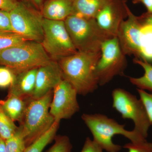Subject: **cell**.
<instances>
[{"label": "cell", "mask_w": 152, "mask_h": 152, "mask_svg": "<svg viewBox=\"0 0 152 152\" xmlns=\"http://www.w3.org/2000/svg\"><path fill=\"white\" fill-rule=\"evenodd\" d=\"M101 55V51H78L58 61L63 79L74 87L78 94L86 96L97 89L99 84L95 69Z\"/></svg>", "instance_id": "1"}, {"label": "cell", "mask_w": 152, "mask_h": 152, "mask_svg": "<svg viewBox=\"0 0 152 152\" xmlns=\"http://www.w3.org/2000/svg\"><path fill=\"white\" fill-rule=\"evenodd\" d=\"M82 119L92 134L93 140L107 152H118L121 150V146L113 141V137L116 135H122L134 143L147 141L134 130H127L125 125L120 124L105 115L84 113Z\"/></svg>", "instance_id": "2"}, {"label": "cell", "mask_w": 152, "mask_h": 152, "mask_svg": "<svg viewBox=\"0 0 152 152\" xmlns=\"http://www.w3.org/2000/svg\"><path fill=\"white\" fill-rule=\"evenodd\" d=\"M64 21L72 42L77 51L100 52L103 44L114 37L103 30L94 18L72 15Z\"/></svg>", "instance_id": "3"}, {"label": "cell", "mask_w": 152, "mask_h": 152, "mask_svg": "<svg viewBox=\"0 0 152 152\" xmlns=\"http://www.w3.org/2000/svg\"><path fill=\"white\" fill-rule=\"evenodd\" d=\"M53 97V91L40 98H31L27 101L20 126L26 147L45 132L54 122V119L50 112Z\"/></svg>", "instance_id": "4"}, {"label": "cell", "mask_w": 152, "mask_h": 152, "mask_svg": "<svg viewBox=\"0 0 152 152\" xmlns=\"http://www.w3.org/2000/svg\"><path fill=\"white\" fill-rule=\"evenodd\" d=\"M52 60L40 43L27 41L0 51V65L19 72L39 68Z\"/></svg>", "instance_id": "5"}, {"label": "cell", "mask_w": 152, "mask_h": 152, "mask_svg": "<svg viewBox=\"0 0 152 152\" xmlns=\"http://www.w3.org/2000/svg\"><path fill=\"white\" fill-rule=\"evenodd\" d=\"M113 107L124 119H130L134 124V130L146 139L149 129L152 126L146 111L140 99L121 88L112 93Z\"/></svg>", "instance_id": "6"}, {"label": "cell", "mask_w": 152, "mask_h": 152, "mask_svg": "<svg viewBox=\"0 0 152 152\" xmlns=\"http://www.w3.org/2000/svg\"><path fill=\"white\" fill-rule=\"evenodd\" d=\"M9 13L14 32L28 40L42 42L44 18L39 11L23 0Z\"/></svg>", "instance_id": "7"}, {"label": "cell", "mask_w": 152, "mask_h": 152, "mask_svg": "<svg viewBox=\"0 0 152 152\" xmlns=\"http://www.w3.org/2000/svg\"><path fill=\"white\" fill-rule=\"evenodd\" d=\"M44 36L41 43L52 60H58L77 52L64 21L44 19Z\"/></svg>", "instance_id": "8"}, {"label": "cell", "mask_w": 152, "mask_h": 152, "mask_svg": "<svg viewBox=\"0 0 152 152\" xmlns=\"http://www.w3.org/2000/svg\"><path fill=\"white\" fill-rule=\"evenodd\" d=\"M101 52L95 72L99 86H103L115 76L124 73L127 66V60L117 37L105 41L102 45Z\"/></svg>", "instance_id": "9"}, {"label": "cell", "mask_w": 152, "mask_h": 152, "mask_svg": "<svg viewBox=\"0 0 152 152\" xmlns=\"http://www.w3.org/2000/svg\"><path fill=\"white\" fill-rule=\"evenodd\" d=\"M77 91L63 79L53 90V97L50 107V113L55 121L71 118L79 111Z\"/></svg>", "instance_id": "10"}, {"label": "cell", "mask_w": 152, "mask_h": 152, "mask_svg": "<svg viewBox=\"0 0 152 152\" xmlns=\"http://www.w3.org/2000/svg\"><path fill=\"white\" fill-rule=\"evenodd\" d=\"M127 7L124 0H112L95 19L105 31L113 37H117L121 24L127 18Z\"/></svg>", "instance_id": "11"}, {"label": "cell", "mask_w": 152, "mask_h": 152, "mask_svg": "<svg viewBox=\"0 0 152 152\" xmlns=\"http://www.w3.org/2000/svg\"><path fill=\"white\" fill-rule=\"evenodd\" d=\"M63 79L62 72L57 61L51 60L46 64L39 67L31 98H40L53 91Z\"/></svg>", "instance_id": "12"}, {"label": "cell", "mask_w": 152, "mask_h": 152, "mask_svg": "<svg viewBox=\"0 0 152 152\" xmlns=\"http://www.w3.org/2000/svg\"><path fill=\"white\" fill-rule=\"evenodd\" d=\"M38 68H32L15 73V77L13 83L10 87L9 94L24 99L31 98L35 88Z\"/></svg>", "instance_id": "13"}, {"label": "cell", "mask_w": 152, "mask_h": 152, "mask_svg": "<svg viewBox=\"0 0 152 152\" xmlns=\"http://www.w3.org/2000/svg\"><path fill=\"white\" fill-rule=\"evenodd\" d=\"M74 0H46L41 14L44 19L64 21L72 15Z\"/></svg>", "instance_id": "14"}, {"label": "cell", "mask_w": 152, "mask_h": 152, "mask_svg": "<svg viewBox=\"0 0 152 152\" xmlns=\"http://www.w3.org/2000/svg\"><path fill=\"white\" fill-rule=\"evenodd\" d=\"M112 0H74L72 15L96 18L97 15Z\"/></svg>", "instance_id": "15"}, {"label": "cell", "mask_w": 152, "mask_h": 152, "mask_svg": "<svg viewBox=\"0 0 152 152\" xmlns=\"http://www.w3.org/2000/svg\"><path fill=\"white\" fill-rule=\"evenodd\" d=\"M15 95L9 94L5 100H0V105L5 113L14 122H21L24 115L27 101Z\"/></svg>", "instance_id": "16"}, {"label": "cell", "mask_w": 152, "mask_h": 152, "mask_svg": "<svg viewBox=\"0 0 152 152\" xmlns=\"http://www.w3.org/2000/svg\"><path fill=\"white\" fill-rule=\"evenodd\" d=\"M60 121H55L48 129L39 137L26 147L24 152H42L46 147L55 139L60 126Z\"/></svg>", "instance_id": "17"}, {"label": "cell", "mask_w": 152, "mask_h": 152, "mask_svg": "<svg viewBox=\"0 0 152 152\" xmlns=\"http://www.w3.org/2000/svg\"><path fill=\"white\" fill-rule=\"evenodd\" d=\"M134 63L143 68L144 74L139 77H129V81L132 84L138 89L152 92V65L145 61L134 58Z\"/></svg>", "instance_id": "18"}, {"label": "cell", "mask_w": 152, "mask_h": 152, "mask_svg": "<svg viewBox=\"0 0 152 152\" xmlns=\"http://www.w3.org/2000/svg\"><path fill=\"white\" fill-rule=\"evenodd\" d=\"M6 152H24L26 142L21 128L19 126L13 134L5 140Z\"/></svg>", "instance_id": "19"}, {"label": "cell", "mask_w": 152, "mask_h": 152, "mask_svg": "<svg viewBox=\"0 0 152 152\" xmlns=\"http://www.w3.org/2000/svg\"><path fill=\"white\" fill-rule=\"evenodd\" d=\"M18 127L0 105V137L6 140L13 134Z\"/></svg>", "instance_id": "20"}, {"label": "cell", "mask_w": 152, "mask_h": 152, "mask_svg": "<svg viewBox=\"0 0 152 152\" xmlns=\"http://www.w3.org/2000/svg\"><path fill=\"white\" fill-rule=\"evenodd\" d=\"M29 41L14 32L0 33V51Z\"/></svg>", "instance_id": "21"}, {"label": "cell", "mask_w": 152, "mask_h": 152, "mask_svg": "<svg viewBox=\"0 0 152 152\" xmlns=\"http://www.w3.org/2000/svg\"><path fill=\"white\" fill-rule=\"evenodd\" d=\"M55 142L47 152H71L72 146L69 137L66 135L56 136Z\"/></svg>", "instance_id": "22"}, {"label": "cell", "mask_w": 152, "mask_h": 152, "mask_svg": "<svg viewBox=\"0 0 152 152\" xmlns=\"http://www.w3.org/2000/svg\"><path fill=\"white\" fill-rule=\"evenodd\" d=\"M15 73L12 70L6 66L0 67V88L10 87L12 84Z\"/></svg>", "instance_id": "23"}, {"label": "cell", "mask_w": 152, "mask_h": 152, "mask_svg": "<svg viewBox=\"0 0 152 152\" xmlns=\"http://www.w3.org/2000/svg\"><path fill=\"white\" fill-rule=\"evenodd\" d=\"M140 99L143 104L150 122L152 125V93L147 92L143 90L137 89Z\"/></svg>", "instance_id": "24"}, {"label": "cell", "mask_w": 152, "mask_h": 152, "mask_svg": "<svg viewBox=\"0 0 152 152\" xmlns=\"http://www.w3.org/2000/svg\"><path fill=\"white\" fill-rule=\"evenodd\" d=\"M124 148L128 149V152H152V143L147 141L138 143L131 142L125 144Z\"/></svg>", "instance_id": "25"}, {"label": "cell", "mask_w": 152, "mask_h": 152, "mask_svg": "<svg viewBox=\"0 0 152 152\" xmlns=\"http://www.w3.org/2000/svg\"><path fill=\"white\" fill-rule=\"evenodd\" d=\"M13 32L9 12L0 10V33Z\"/></svg>", "instance_id": "26"}, {"label": "cell", "mask_w": 152, "mask_h": 152, "mask_svg": "<svg viewBox=\"0 0 152 152\" xmlns=\"http://www.w3.org/2000/svg\"><path fill=\"white\" fill-rule=\"evenodd\" d=\"M80 152H103V150L93 140L87 137Z\"/></svg>", "instance_id": "27"}, {"label": "cell", "mask_w": 152, "mask_h": 152, "mask_svg": "<svg viewBox=\"0 0 152 152\" xmlns=\"http://www.w3.org/2000/svg\"><path fill=\"white\" fill-rule=\"evenodd\" d=\"M23 0H0V10L10 12Z\"/></svg>", "instance_id": "28"}, {"label": "cell", "mask_w": 152, "mask_h": 152, "mask_svg": "<svg viewBox=\"0 0 152 152\" xmlns=\"http://www.w3.org/2000/svg\"><path fill=\"white\" fill-rule=\"evenodd\" d=\"M28 3L38 11L41 12L45 1L44 0H23Z\"/></svg>", "instance_id": "29"}, {"label": "cell", "mask_w": 152, "mask_h": 152, "mask_svg": "<svg viewBox=\"0 0 152 152\" xmlns=\"http://www.w3.org/2000/svg\"><path fill=\"white\" fill-rule=\"evenodd\" d=\"M138 18L142 23L152 25V15L146 12L138 17Z\"/></svg>", "instance_id": "30"}, {"label": "cell", "mask_w": 152, "mask_h": 152, "mask_svg": "<svg viewBox=\"0 0 152 152\" xmlns=\"http://www.w3.org/2000/svg\"><path fill=\"white\" fill-rule=\"evenodd\" d=\"M142 3L146 8L147 13L152 15V0H142Z\"/></svg>", "instance_id": "31"}, {"label": "cell", "mask_w": 152, "mask_h": 152, "mask_svg": "<svg viewBox=\"0 0 152 152\" xmlns=\"http://www.w3.org/2000/svg\"><path fill=\"white\" fill-rule=\"evenodd\" d=\"M0 152H6L5 140L0 137Z\"/></svg>", "instance_id": "32"}, {"label": "cell", "mask_w": 152, "mask_h": 152, "mask_svg": "<svg viewBox=\"0 0 152 152\" xmlns=\"http://www.w3.org/2000/svg\"><path fill=\"white\" fill-rule=\"evenodd\" d=\"M135 2H142V0H134Z\"/></svg>", "instance_id": "33"}]
</instances>
